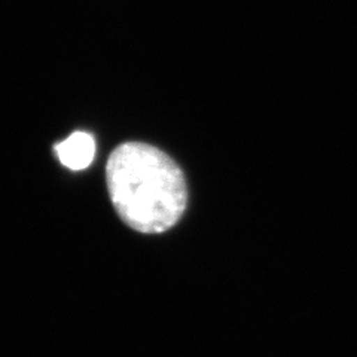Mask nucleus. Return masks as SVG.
Listing matches in <instances>:
<instances>
[{
	"label": "nucleus",
	"mask_w": 357,
	"mask_h": 357,
	"mask_svg": "<svg viewBox=\"0 0 357 357\" xmlns=\"http://www.w3.org/2000/svg\"><path fill=\"white\" fill-rule=\"evenodd\" d=\"M60 162L73 172L88 169L96 156V140L89 132L76 131L66 140L55 144Z\"/></svg>",
	"instance_id": "2"
},
{
	"label": "nucleus",
	"mask_w": 357,
	"mask_h": 357,
	"mask_svg": "<svg viewBox=\"0 0 357 357\" xmlns=\"http://www.w3.org/2000/svg\"><path fill=\"white\" fill-rule=\"evenodd\" d=\"M106 183L116 213L143 234H161L181 220L188 204L183 172L148 143L127 142L110 153Z\"/></svg>",
	"instance_id": "1"
}]
</instances>
